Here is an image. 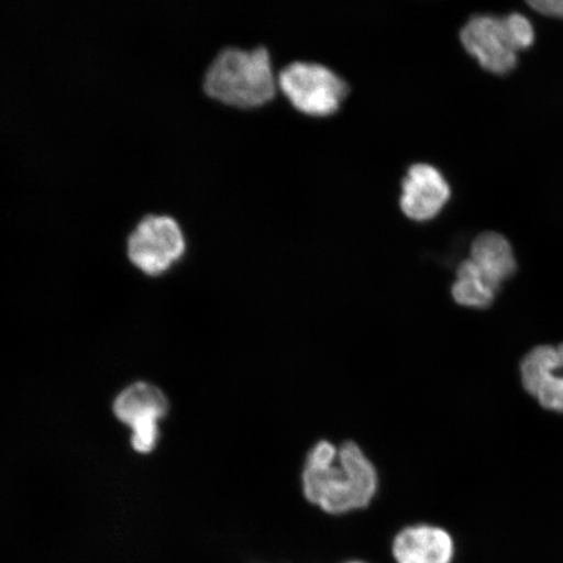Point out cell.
Returning <instances> with one entry per match:
<instances>
[{
    "mask_svg": "<svg viewBox=\"0 0 563 563\" xmlns=\"http://www.w3.org/2000/svg\"><path fill=\"white\" fill-rule=\"evenodd\" d=\"M187 239L180 223L167 214L141 218L126 241L133 265L151 276L165 273L185 255Z\"/></svg>",
    "mask_w": 563,
    "mask_h": 563,
    "instance_id": "4",
    "label": "cell"
},
{
    "mask_svg": "<svg viewBox=\"0 0 563 563\" xmlns=\"http://www.w3.org/2000/svg\"><path fill=\"white\" fill-rule=\"evenodd\" d=\"M505 18L508 21L511 37L518 52L527 51L528 47H531L534 42V30L530 19L519 12H511Z\"/></svg>",
    "mask_w": 563,
    "mask_h": 563,
    "instance_id": "13",
    "label": "cell"
},
{
    "mask_svg": "<svg viewBox=\"0 0 563 563\" xmlns=\"http://www.w3.org/2000/svg\"><path fill=\"white\" fill-rule=\"evenodd\" d=\"M452 295L462 307L484 309L492 305L497 291L484 278L473 260L468 258L457 266Z\"/></svg>",
    "mask_w": 563,
    "mask_h": 563,
    "instance_id": "10",
    "label": "cell"
},
{
    "mask_svg": "<svg viewBox=\"0 0 563 563\" xmlns=\"http://www.w3.org/2000/svg\"><path fill=\"white\" fill-rule=\"evenodd\" d=\"M168 410L165 394L157 386L139 383L126 387L115 400L117 418L132 429V446L139 453H151L157 445L158 420Z\"/></svg>",
    "mask_w": 563,
    "mask_h": 563,
    "instance_id": "6",
    "label": "cell"
},
{
    "mask_svg": "<svg viewBox=\"0 0 563 563\" xmlns=\"http://www.w3.org/2000/svg\"><path fill=\"white\" fill-rule=\"evenodd\" d=\"M301 484L309 505L327 517L343 518L375 501L378 475L357 443L347 441L336 448L322 440L307 454Z\"/></svg>",
    "mask_w": 563,
    "mask_h": 563,
    "instance_id": "1",
    "label": "cell"
},
{
    "mask_svg": "<svg viewBox=\"0 0 563 563\" xmlns=\"http://www.w3.org/2000/svg\"><path fill=\"white\" fill-rule=\"evenodd\" d=\"M207 95L239 109H255L277 95L278 79L265 47L243 51L227 47L216 56L203 77Z\"/></svg>",
    "mask_w": 563,
    "mask_h": 563,
    "instance_id": "2",
    "label": "cell"
},
{
    "mask_svg": "<svg viewBox=\"0 0 563 563\" xmlns=\"http://www.w3.org/2000/svg\"><path fill=\"white\" fill-rule=\"evenodd\" d=\"M391 555L396 563H454L456 541L445 527L408 525L393 538Z\"/></svg>",
    "mask_w": 563,
    "mask_h": 563,
    "instance_id": "8",
    "label": "cell"
},
{
    "mask_svg": "<svg viewBox=\"0 0 563 563\" xmlns=\"http://www.w3.org/2000/svg\"><path fill=\"white\" fill-rule=\"evenodd\" d=\"M278 88L301 114H335L349 95L347 82L320 63L294 62L277 76Z\"/></svg>",
    "mask_w": 563,
    "mask_h": 563,
    "instance_id": "3",
    "label": "cell"
},
{
    "mask_svg": "<svg viewBox=\"0 0 563 563\" xmlns=\"http://www.w3.org/2000/svg\"><path fill=\"white\" fill-rule=\"evenodd\" d=\"M471 260L498 292L504 282L517 273V258L508 239L495 231L483 232L471 245Z\"/></svg>",
    "mask_w": 563,
    "mask_h": 563,
    "instance_id": "9",
    "label": "cell"
},
{
    "mask_svg": "<svg viewBox=\"0 0 563 563\" xmlns=\"http://www.w3.org/2000/svg\"><path fill=\"white\" fill-rule=\"evenodd\" d=\"M452 197L445 176L432 165L417 164L408 168L402 180L400 210L415 222L434 220Z\"/></svg>",
    "mask_w": 563,
    "mask_h": 563,
    "instance_id": "7",
    "label": "cell"
},
{
    "mask_svg": "<svg viewBox=\"0 0 563 563\" xmlns=\"http://www.w3.org/2000/svg\"><path fill=\"white\" fill-rule=\"evenodd\" d=\"M460 37L466 52L490 74L508 75L518 66L519 52L505 16L475 15L462 27Z\"/></svg>",
    "mask_w": 563,
    "mask_h": 563,
    "instance_id": "5",
    "label": "cell"
},
{
    "mask_svg": "<svg viewBox=\"0 0 563 563\" xmlns=\"http://www.w3.org/2000/svg\"><path fill=\"white\" fill-rule=\"evenodd\" d=\"M563 363L558 347L539 346L523 358L520 365L522 384L528 394L537 397L541 387L548 382L553 373L562 371Z\"/></svg>",
    "mask_w": 563,
    "mask_h": 563,
    "instance_id": "11",
    "label": "cell"
},
{
    "mask_svg": "<svg viewBox=\"0 0 563 563\" xmlns=\"http://www.w3.org/2000/svg\"><path fill=\"white\" fill-rule=\"evenodd\" d=\"M344 563H367V562L355 560V561H347V562H344Z\"/></svg>",
    "mask_w": 563,
    "mask_h": 563,
    "instance_id": "15",
    "label": "cell"
},
{
    "mask_svg": "<svg viewBox=\"0 0 563 563\" xmlns=\"http://www.w3.org/2000/svg\"><path fill=\"white\" fill-rule=\"evenodd\" d=\"M528 5L545 16L563 19V0H534Z\"/></svg>",
    "mask_w": 563,
    "mask_h": 563,
    "instance_id": "14",
    "label": "cell"
},
{
    "mask_svg": "<svg viewBox=\"0 0 563 563\" xmlns=\"http://www.w3.org/2000/svg\"><path fill=\"white\" fill-rule=\"evenodd\" d=\"M534 398L547 410L563 413V369L553 373Z\"/></svg>",
    "mask_w": 563,
    "mask_h": 563,
    "instance_id": "12",
    "label": "cell"
}]
</instances>
